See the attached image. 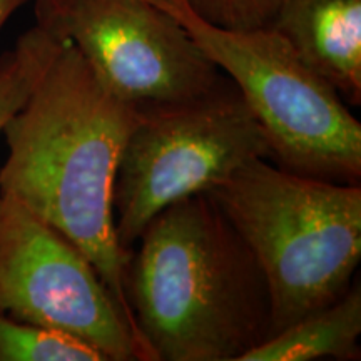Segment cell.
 Here are the masks:
<instances>
[{
	"label": "cell",
	"instance_id": "obj_1",
	"mask_svg": "<svg viewBox=\"0 0 361 361\" xmlns=\"http://www.w3.org/2000/svg\"><path fill=\"white\" fill-rule=\"evenodd\" d=\"M137 116V107L112 92L62 40L2 130L8 156L0 168V196L20 202L79 247L134 328L124 290L129 255L116 238L112 191Z\"/></svg>",
	"mask_w": 361,
	"mask_h": 361
},
{
	"label": "cell",
	"instance_id": "obj_2",
	"mask_svg": "<svg viewBox=\"0 0 361 361\" xmlns=\"http://www.w3.org/2000/svg\"><path fill=\"white\" fill-rule=\"evenodd\" d=\"M124 290L154 361H241L271 336L263 271L209 192L151 219L129 251Z\"/></svg>",
	"mask_w": 361,
	"mask_h": 361
},
{
	"label": "cell",
	"instance_id": "obj_3",
	"mask_svg": "<svg viewBox=\"0 0 361 361\" xmlns=\"http://www.w3.org/2000/svg\"><path fill=\"white\" fill-rule=\"evenodd\" d=\"M268 284L271 335L335 303L361 259V184L329 183L259 157L211 189Z\"/></svg>",
	"mask_w": 361,
	"mask_h": 361
},
{
	"label": "cell",
	"instance_id": "obj_4",
	"mask_svg": "<svg viewBox=\"0 0 361 361\" xmlns=\"http://www.w3.org/2000/svg\"><path fill=\"white\" fill-rule=\"evenodd\" d=\"M149 2L171 13L236 85L263 129L271 162L308 178L360 184V121L276 30L223 29L183 0Z\"/></svg>",
	"mask_w": 361,
	"mask_h": 361
},
{
	"label": "cell",
	"instance_id": "obj_5",
	"mask_svg": "<svg viewBox=\"0 0 361 361\" xmlns=\"http://www.w3.org/2000/svg\"><path fill=\"white\" fill-rule=\"evenodd\" d=\"M137 109L112 191L116 238L128 255L164 207L209 192L247 162L269 159L263 129L228 78L200 97Z\"/></svg>",
	"mask_w": 361,
	"mask_h": 361
},
{
	"label": "cell",
	"instance_id": "obj_6",
	"mask_svg": "<svg viewBox=\"0 0 361 361\" xmlns=\"http://www.w3.org/2000/svg\"><path fill=\"white\" fill-rule=\"evenodd\" d=\"M0 313L78 338L106 361H154L84 252L8 196H0Z\"/></svg>",
	"mask_w": 361,
	"mask_h": 361
},
{
	"label": "cell",
	"instance_id": "obj_7",
	"mask_svg": "<svg viewBox=\"0 0 361 361\" xmlns=\"http://www.w3.org/2000/svg\"><path fill=\"white\" fill-rule=\"evenodd\" d=\"M35 20L74 45L135 107L200 97L226 79L188 30L149 0H35Z\"/></svg>",
	"mask_w": 361,
	"mask_h": 361
},
{
	"label": "cell",
	"instance_id": "obj_8",
	"mask_svg": "<svg viewBox=\"0 0 361 361\" xmlns=\"http://www.w3.org/2000/svg\"><path fill=\"white\" fill-rule=\"evenodd\" d=\"M269 27L346 106H360L361 0H281Z\"/></svg>",
	"mask_w": 361,
	"mask_h": 361
},
{
	"label": "cell",
	"instance_id": "obj_9",
	"mask_svg": "<svg viewBox=\"0 0 361 361\" xmlns=\"http://www.w3.org/2000/svg\"><path fill=\"white\" fill-rule=\"evenodd\" d=\"M361 335V286L351 284L335 303L311 311L243 356L241 361H310L331 358L358 361Z\"/></svg>",
	"mask_w": 361,
	"mask_h": 361
},
{
	"label": "cell",
	"instance_id": "obj_10",
	"mask_svg": "<svg viewBox=\"0 0 361 361\" xmlns=\"http://www.w3.org/2000/svg\"><path fill=\"white\" fill-rule=\"evenodd\" d=\"M61 42L42 27L34 25L20 35L12 51L0 59V133L24 106Z\"/></svg>",
	"mask_w": 361,
	"mask_h": 361
},
{
	"label": "cell",
	"instance_id": "obj_11",
	"mask_svg": "<svg viewBox=\"0 0 361 361\" xmlns=\"http://www.w3.org/2000/svg\"><path fill=\"white\" fill-rule=\"evenodd\" d=\"M0 361H106L87 343L0 313Z\"/></svg>",
	"mask_w": 361,
	"mask_h": 361
},
{
	"label": "cell",
	"instance_id": "obj_12",
	"mask_svg": "<svg viewBox=\"0 0 361 361\" xmlns=\"http://www.w3.org/2000/svg\"><path fill=\"white\" fill-rule=\"evenodd\" d=\"M209 24L233 30L269 27L281 0H183Z\"/></svg>",
	"mask_w": 361,
	"mask_h": 361
},
{
	"label": "cell",
	"instance_id": "obj_13",
	"mask_svg": "<svg viewBox=\"0 0 361 361\" xmlns=\"http://www.w3.org/2000/svg\"><path fill=\"white\" fill-rule=\"evenodd\" d=\"M29 0H0V30L7 24V20Z\"/></svg>",
	"mask_w": 361,
	"mask_h": 361
}]
</instances>
